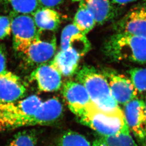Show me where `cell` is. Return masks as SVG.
Returning <instances> with one entry per match:
<instances>
[{"instance_id": "6da1fadb", "label": "cell", "mask_w": 146, "mask_h": 146, "mask_svg": "<svg viewBox=\"0 0 146 146\" xmlns=\"http://www.w3.org/2000/svg\"><path fill=\"white\" fill-rule=\"evenodd\" d=\"M104 52L113 61L146 64V38L116 33L105 42Z\"/></svg>"}, {"instance_id": "7a4b0ae2", "label": "cell", "mask_w": 146, "mask_h": 146, "mask_svg": "<svg viewBox=\"0 0 146 146\" xmlns=\"http://www.w3.org/2000/svg\"><path fill=\"white\" fill-rule=\"evenodd\" d=\"M36 95L11 102H0V132L35 125V114L42 104Z\"/></svg>"}, {"instance_id": "3957f363", "label": "cell", "mask_w": 146, "mask_h": 146, "mask_svg": "<svg viewBox=\"0 0 146 146\" xmlns=\"http://www.w3.org/2000/svg\"><path fill=\"white\" fill-rule=\"evenodd\" d=\"M78 118L81 123L102 136L129 133L123 112L121 108L113 111H104L93 104Z\"/></svg>"}, {"instance_id": "277c9868", "label": "cell", "mask_w": 146, "mask_h": 146, "mask_svg": "<svg viewBox=\"0 0 146 146\" xmlns=\"http://www.w3.org/2000/svg\"><path fill=\"white\" fill-rule=\"evenodd\" d=\"M76 79L84 85L91 100L101 110L113 111L120 108L112 95L107 78L95 68L82 67L77 72Z\"/></svg>"}, {"instance_id": "5b68a950", "label": "cell", "mask_w": 146, "mask_h": 146, "mask_svg": "<svg viewBox=\"0 0 146 146\" xmlns=\"http://www.w3.org/2000/svg\"><path fill=\"white\" fill-rule=\"evenodd\" d=\"M11 19L13 46L16 51L21 54L33 41L39 36L33 16L13 13Z\"/></svg>"}, {"instance_id": "8992f818", "label": "cell", "mask_w": 146, "mask_h": 146, "mask_svg": "<svg viewBox=\"0 0 146 146\" xmlns=\"http://www.w3.org/2000/svg\"><path fill=\"white\" fill-rule=\"evenodd\" d=\"M116 33H125L146 38V0H141L133 5L116 22Z\"/></svg>"}, {"instance_id": "52a82bcc", "label": "cell", "mask_w": 146, "mask_h": 146, "mask_svg": "<svg viewBox=\"0 0 146 146\" xmlns=\"http://www.w3.org/2000/svg\"><path fill=\"white\" fill-rule=\"evenodd\" d=\"M56 51V41L55 37L51 39H42L39 36L27 47L20 54L22 55L27 61L29 63L38 66L50 62L54 58Z\"/></svg>"}, {"instance_id": "ba28073f", "label": "cell", "mask_w": 146, "mask_h": 146, "mask_svg": "<svg viewBox=\"0 0 146 146\" xmlns=\"http://www.w3.org/2000/svg\"><path fill=\"white\" fill-rule=\"evenodd\" d=\"M104 75L108 81L112 95L118 104L125 106L137 98L138 92L131 78L113 71L107 72Z\"/></svg>"}, {"instance_id": "9c48e42d", "label": "cell", "mask_w": 146, "mask_h": 146, "mask_svg": "<svg viewBox=\"0 0 146 146\" xmlns=\"http://www.w3.org/2000/svg\"><path fill=\"white\" fill-rule=\"evenodd\" d=\"M62 94L69 110L77 117L94 104L84 85L78 82L68 81L65 82Z\"/></svg>"}, {"instance_id": "30bf717a", "label": "cell", "mask_w": 146, "mask_h": 146, "mask_svg": "<svg viewBox=\"0 0 146 146\" xmlns=\"http://www.w3.org/2000/svg\"><path fill=\"white\" fill-rule=\"evenodd\" d=\"M123 114L129 129L140 140H146L145 102L137 98L124 106Z\"/></svg>"}, {"instance_id": "8fae6325", "label": "cell", "mask_w": 146, "mask_h": 146, "mask_svg": "<svg viewBox=\"0 0 146 146\" xmlns=\"http://www.w3.org/2000/svg\"><path fill=\"white\" fill-rule=\"evenodd\" d=\"M31 79L36 82L38 88L44 92L58 90L62 85V75L52 62L41 64L31 73Z\"/></svg>"}, {"instance_id": "7c38bea8", "label": "cell", "mask_w": 146, "mask_h": 146, "mask_svg": "<svg viewBox=\"0 0 146 146\" xmlns=\"http://www.w3.org/2000/svg\"><path fill=\"white\" fill-rule=\"evenodd\" d=\"M21 78L7 70L0 73V102H11L22 99L26 93Z\"/></svg>"}, {"instance_id": "4fadbf2b", "label": "cell", "mask_w": 146, "mask_h": 146, "mask_svg": "<svg viewBox=\"0 0 146 146\" xmlns=\"http://www.w3.org/2000/svg\"><path fill=\"white\" fill-rule=\"evenodd\" d=\"M90 43L86 34L78 30L74 24H69L63 29L61 36V49H73L81 56L90 49Z\"/></svg>"}, {"instance_id": "5bb4252c", "label": "cell", "mask_w": 146, "mask_h": 146, "mask_svg": "<svg viewBox=\"0 0 146 146\" xmlns=\"http://www.w3.org/2000/svg\"><path fill=\"white\" fill-rule=\"evenodd\" d=\"M62 112V105L58 98H53L42 102L35 112V125L52 123L60 117Z\"/></svg>"}, {"instance_id": "9a60e30c", "label": "cell", "mask_w": 146, "mask_h": 146, "mask_svg": "<svg viewBox=\"0 0 146 146\" xmlns=\"http://www.w3.org/2000/svg\"><path fill=\"white\" fill-rule=\"evenodd\" d=\"M80 58L81 55L73 49L61 50L51 62L62 75L70 76L76 72Z\"/></svg>"}, {"instance_id": "2e32d148", "label": "cell", "mask_w": 146, "mask_h": 146, "mask_svg": "<svg viewBox=\"0 0 146 146\" xmlns=\"http://www.w3.org/2000/svg\"><path fill=\"white\" fill-rule=\"evenodd\" d=\"M89 11L92 14L96 24L103 25L113 19L117 10L110 0H83Z\"/></svg>"}, {"instance_id": "e0dca14e", "label": "cell", "mask_w": 146, "mask_h": 146, "mask_svg": "<svg viewBox=\"0 0 146 146\" xmlns=\"http://www.w3.org/2000/svg\"><path fill=\"white\" fill-rule=\"evenodd\" d=\"M33 18L40 31H55L61 23L60 14L50 8H39L33 14Z\"/></svg>"}, {"instance_id": "ac0fdd59", "label": "cell", "mask_w": 146, "mask_h": 146, "mask_svg": "<svg viewBox=\"0 0 146 146\" xmlns=\"http://www.w3.org/2000/svg\"><path fill=\"white\" fill-rule=\"evenodd\" d=\"M73 24L85 34L91 31L96 24L92 14L83 1L80 2L78 10L74 16Z\"/></svg>"}, {"instance_id": "d6986e66", "label": "cell", "mask_w": 146, "mask_h": 146, "mask_svg": "<svg viewBox=\"0 0 146 146\" xmlns=\"http://www.w3.org/2000/svg\"><path fill=\"white\" fill-rule=\"evenodd\" d=\"M93 146H138L129 133H120L96 139Z\"/></svg>"}, {"instance_id": "ffe728a7", "label": "cell", "mask_w": 146, "mask_h": 146, "mask_svg": "<svg viewBox=\"0 0 146 146\" xmlns=\"http://www.w3.org/2000/svg\"><path fill=\"white\" fill-rule=\"evenodd\" d=\"M52 146H91L87 139L74 131H66Z\"/></svg>"}, {"instance_id": "44dd1931", "label": "cell", "mask_w": 146, "mask_h": 146, "mask_svg": "<svg viewBox=\"0 0 146 146\" xmlns=\"http://www.w3.org/2000/svg\"><path fill=\"white\" fill-rule=\"evenodd\" d=\"M13 13L20 14L33 15L41 8L38 0H7Z\"/></svg>"}, {"instance_id": "7402d4cb", "label": "cell", "mask_w": 146, "mask_h": 146, "mask_svg": "<svg viewBox=\"0 0 146 146\" xmlns=\"http://www.w3.org/2000/svg\"><path fill=\"white\" fill-rule=\"evenodd\" d=\"M37 143L35 131H24L16 134L8 146H37Z\"/></svg>"}, {"instance_id": "603a6c76", "label": "cell", "mask_w": 146, "mask_h": 146, "mask_svg": "<svg viewBox=\"0 0 146 146\" xmlns=\"http://www.w3.org/2000/svg\"><path fill=\"white\" fill-rule=\"evenodd\" d=\"M128 73L138 93L146 95V68H132Z\"/></svg>"}, {"instance_id": "cb8c5ba5", "label": "cell", "mask_w": 146, "mask_h": 146, "mask_svg": "<svg viewBox=\"0 0 146 146\" xmlns=\"http://www.w3.org/2000/svg\"><path fill=\"white\" fill-rule=\"evenodd\" d=\"M11 33V18L6 16H0V40L9 36Z\"/></svg>"}, {"instance_id": "d4e9b609", "label": "cell", "mask_w": 146, "mask_h": 146, "mask_svg": "<svg viewBox=\"0 0 146 146\" xmlns=\"http://www.w3.org/2000/svg\"><path fill=\"white\" fill-rule=\"evenodd\" d=\"M41 7L52 8L61 5L63 0H38Z\"/></svg>"}, {"instance_id": "484cf974", "label": "cell", "mask_w": 146, "mask_h": 146, "mask_svg": "<svg viewBox=\"0 0 146 146\" xmlns=\"http://www.w3.org/2000/svg\"><path fill=\"white\" fill-rule=\"evenodd\" d=\"M7 70V62L5 54L2 48L0 46V73Z\"/></svg>"}, {"instance_id": "4316f807", "label": "cell", "mask_w": 146, "mask_h": 146, "mask_svg": "<svg viewBox=\"0 0 146 146\" xmlns=\"http://www.w3.org/2000/svg\"><path fill=\"white\" fill-rule=\"evenodd\" d=\"M110 1L113 5H125L128 3H132L134 2H136L139 0H110Z\"/></svg>"}, {"instance_id": "83f0119b", "label": "cell", "mask_w": 146, "mask_h": 146, "mask_svg": "<svg viewBox=\"0 0 146 146\" xmlns=\"http://www.w3.org/2000/svg\"><path fill=\"white\" fill-rule=\"evenodd\" d=\"M72 1H74V2H81V1H82L83 0H72Z\"/></svg>"}, {"instance_id": "f1b7e54d", "label": "cell", "mask_w": 146, "mask_h": 146, "mask_svg": "<svg viewBox=\"0 0 146 146\" xmlns=\"http://www.w3.org/2000/svg\"><path fill=\"white\" fill-rule=\"evenodd\" d=\"M145 114H146V101H145Z\"/></svg>"}]
</instances>
